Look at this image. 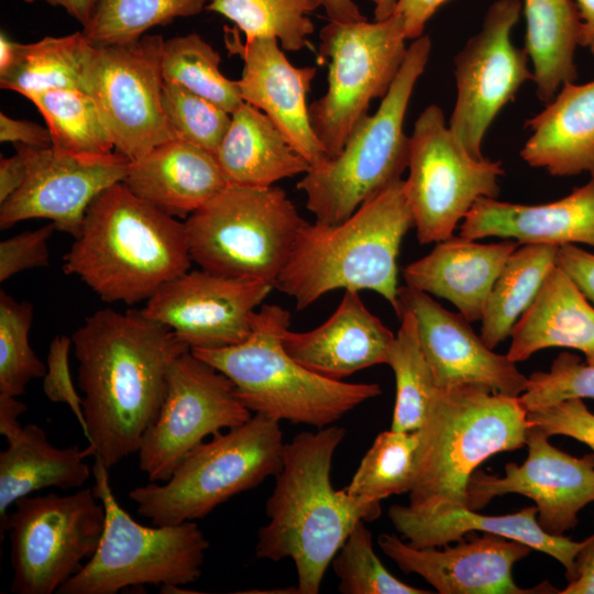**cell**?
<instances>
[{
    "instance_id": "obj_1",
    "label": "cell",
    "mask_w": 594,
    "mask_h": 594,
    "mask_svg": "<svg viewBox=\"0 0 594 594\" xmlns=\"http://www.w3.org/2000/svg\"><path fill=\"white\" fill-rule=\"evenodd\" d=\"M87 425L85 438L107 469L136 453L156 420L174 361L190 348L141 310L100 309L72 336Z\"/></svg>"
},
{
    "instance_id": "obj_2",
    "label": "cell",
    "mask_w": 594,
    "mask_h": 594,
    "mask_svg": "<svg viewBox=\"0 0 594 594\" xmlns=\"http://www.w3.org/2000/svg\"><path fill=\"white\" fill-rule=\"evenodd\" d=\"M345 433L342 427L328 426L284 444L283 466L265 507L268 522L257 532L256 557L273 562L292 559L300 594L319 593L328 566L354 526L381 514V505L332 487V459Z\"/></svg>"
},
{
    "instance_id": "obj_3",
    "label": "cell",
    "mask_w": 594,
    "mask_h": 594,
    "mask_svg": "<svg viewBox=\"0 0 594 594\" xmlns=\"http://www.w3.org/2000/svg\"><path fill=\"white\" fill-rule=\"evenodd\" d=\"M63 260L65 274L76 275L101 300L128 305L150 299L193 262L184 222L122 182L92 200Z\"/></svg>"
},
{
    "instance_id": "obj_4",
    "label": "cell",
    "mask_w": 594,
    "mask_h": 594,
    "mask_svg": "<svg viewBox=\"0 0 594 594\" xmlns=\"http://www.w3.org/2000/svg\"><path fill=\"white\" fill-rule=\"evenodd\" d=\"M414 227L399 179L365 201L346 219L301 227L274 288L298 310L338 290H372L398 311V254Z\"/></svg>"
},
{
    "instance_id": "obj_5",
    "label": "cell",
    "mask_w": 594,
    "mask_h": 594,
    "mask_svg": "<svg viewBox=\"0 0 594 594\" xmlns=\"http://www.w3.org/2000/svg\"><path fill=\"white\" fill-rule=\"evenodd\" d=\"M530 425L519 397L482 385L436 388L419 429L410 509L465 507L469 481L492 455L526 446Z\"/></svg>"
},
{
    "instance_id": "obj_6",
    "label": "cell",
    "mask_w": 594,
    "mask_h": 594,
    "mask_svg": "<svg viewBox=\"0 0 594 594\" xmlns=\"http://www.w3.org/2000/svg\"><path fill=\"white\" fill-rule=\"evenodd\" d=\"M289 320V311L279 305H262L246 340L191 352L233 383L239 398L251 413L276 421L324 428L381 395L376 383L330 380L293 359L282 341Z\"/></svg>"
},
{
    "instance_id": "obj_7",
    "label": "cell",
    "mask_w": 594,
    "mask_h": 594,
    "mask_svg": "<svg viewBox=\"0 0 594 594\" xmlns=\"http://www.w3.org/2000/svg\"><path fill=\"white\" fill-rule=\"evenodd\" d=\"M431 53V40L411 41L405 59L377 110L354 128L342 150L297 183L316 222L333 224L402 179L407 169L409 136L404 131L407 108Z\"/></svg>"
},
{
    "instance_id": "obj_8",
    "label": "cell",
    "mask_w": 594,
    "mask_h": 594,
    "mask_svg": "<svg viewBox=\"0 0 594 594\" xmlns=\"http://www.w3.org/2000/svg\"><path fill=\"white\" fill-rule=\"evenodd\" d=\"M279 421L261 414L218 431L196 446L172 476L129 492L140 516L152 525L196 521L231 497L276 476L283 466Z\"/></svg>"
},
{
    "instance_id": "obj_9",
    "label": "cell",
    "mask_w": 594,
    "mask_h": 594,
    "mask_svg": "<svg viewBox=\"0 0 594 594\" xmlns=\"http://www.w3.org/2000/svg\"><path fill=\"white\" fill-rule=\"evenodd\" d=\"M92 476V491L106 510L103 534L92 557L57 594H116L144 585L172 593L200 579L209 541L196 521L141 525L118 503L109 469L98 459Z\"/></svg>"
},
{
    "instance_id": "obj_10",
    "label": "cell",
    "mask_w": 594,
    "mask_h": 594,
    "mask_svg": "<svg viewBox=\"0 0 594 594\" xmlns=\"http://www.w3.org/2000/svg\"><path fill=\"white\" fill-rule=\"evenodd\" d=\"M306 222L280 187L228 184L184 224L200 268L274 284Z\"/></svg>"
},
{
    "instance_id": "obj_11",
    "label": "cell",
    "mask_w": 594,
    "mask_h": 594,
    "mask_svg": "<svg viewBox=\"0 0 594 594\" xmlns=\"http://www.w3.org/2000/svg\"><path fill=\"white\" fill-rule=\"evenodd\" d=\"M319 54L328 59L327 90L309 105L312 129L329 158L344 146L372 100L383 98L405 59L403 18L340 23L319 32Z\"/></svg>"
},
{
    "instance_id": "obj_12",
    "label": "cell",
    "mask_w": 594,
    "mask_h": 594,
    "mask_svg": "<svg viewBox=\"0 0 594 594\" xmlns=\"http://www.w3.org/2000/svg\"><path fill=\"white\" fill-rule=\"evenodd\" d=\"M408 176L404 191L420 244L438 243L454 235L480 198H497L501 161L468 152L437 105L426 107L409 136Z\"/></svg>"
},
{
    "instance_id": "obj_13",
    "label": "cell",
    "mask_w": 594,
    "mask_h": 594,
    "mask_svg": "<svg viewBox=\"0 0 594 594\" xmlns=\"http://www.w3.org/2000/svg\"><path fill=\"white\" fill-rule=\"evenodd\" d=\"M7 521L14 594H53L96 552L106 510L92 488L24 496Z\"/></svg>"
},
{
    "instance_id": "obj_14",
    "label": "cell",
    "mask_w": 594,
    "mask_h": 594,
    "mask_svg": "<svg viewBox=\"0 0 594 594\" xmlns=\"http://www.w3.org/2000/svg\"><path fill=\"white\" fill-rule=\"evenodd\" d=\"M161 35L92 46L82 75V89L98 109L116 152L130 162L179 138L162 105Z\"/></svg>"
},
{
    "instance_id": "obj_15",
    "label": "cell",
    "mask_w": 594,
    "mask_h": 594,
    "mask_svg": "<svg viewBox=\"0 0 594 594\" xmlns=\"http://www.w3.org/2000/svg\"><path fill=\"white\" fill-rule=\"evenodd\" d=\"M252 415L223 373L187 351L170 366L165 400L136 452L139 468L150 482H166L208 436L242 425Z\"/></svg>"
},
{
    "instance_id": "obj_16",
    "label": "cell",
    "mask_w": 594,
    "mask_h": 594,
    "mask_svg": "<svg viewBox=\"0 0 594 594\" xmlns=\"http://www.w3.org/2000/svg\"><path fill=\"white\" fill-rule=\"evenodd\" d=\"M521 9V0L494 1L481 29L454 57L457 95L448 125L479 158L484 157L483 142L497 114L532 80L526 51L512 41Z\"/></svg>"
},
{
    "instance_id": "obj_17",
    "label": "cell",
    "mask_w": 594,
    "mask_h": 594,
    "mask_svg": "<svg viewBox=\"0 0 594 594\" xmlns=\"http://www.w3.org/2000/svg\"><path fill=\"white\" fill-rule=\"evenodd\" d=\"M273 288L263 279L187 271L164 284L142 311L170 328L190 350L220 349L249 338Z\"/></svg>"
},
{
    "instance_id": "obj_18",
    "label": "cell",
    "mask_w": 594,
    "mask_h": 594,
    "mask_svg": "<svg viewBox=\"0 0 594 594\" xmlns=\"http://www.w3.org/2000/svg\"><path fill=\"white\" fill-rule=\"evenodd\" d=\"M527 459L509 462L504 476L475 471L468 484L465 507L480 510L494 497L520 494L531 498L537 520L548 534L563 536L573 529L578 514L594 502V455H570L549 442V437L531 426L527 431Z\"/></svg>"
},
{
    "instance_id": "obj_19",
    "label": "cell",
    "mask_w": 594,
    "mask_h": 594,
    "mask_svg": "<svg viewBox=\"0 0 594 594\" xmlns=\"http://www.w3.org/2000/svg\"><path fill=\"white\" fill-rule=\"evenodd\" d=\"M130 161L117 152L85 155L40 148L22 186L0 207V228L34 218L77 238L88 207L108 187L124 179Z\"/></svg>"
},
{
    "instance_id": "obj_20",
    "label": "cell",
    "mask_w": 594,
    "mask_h": 594,
    "mask_svg": "<svg viewBox=\"0 0 594 594\" xmlns=\"http://www.w3.org/2000/svg\"><path fill=\"white\" fill-rule=\"evenodd\" d=\"M378 546L405 573L420 575L440 594H548L559 593L549 582L530 588L513 579L515 563L531 548L519 541L483 532L455 546L418 548L400 537L382 534Z\"/></svg>"
},
{
    "instance_id": "obj_21",
    "label": "cell",
    "mask_w": 594,
    "mask_h": 594,
    "mask_svg": "<svg viewBox=\"0 0 594 594\" xmlns=\"http://www.w3.org/2000/svg\"><path fill=\"white\" fill-rule=\"evenodd\" d=\"M400 310L415 318L418 341L438 388L482 385L512 397L526 391L528 377L506 354L488 348L460 312L406 285L398 288L396 316Z\"/></svg>"
},
{
    "instance_id": "obj_22",
    "label": "cell",
    "mask_w": 594,
    "mask_h": 594,
    "mask_svg": "<svg viewBox=\"0 0 594 594\" xmlns=\"http://www.w3.org/2000/svg\"><path fill=\"white\" fill-rule=\"evenodd\" d=\"M223 30L229 55L243 63L237 80L243 101L265 113L310 168L323 164L329 157L312 129L307 105L317 68L293 65L275 38L245 41L235 26Z\"/></svg>"
},
{
    "instance_id": "obj_23",
    "label": "cell",
    "mask_w": 594,
    "mask_h": 594,
    "mask_svg": "<svg viewBox=\"0 0 594 594\" xmlns=\"http://www.w3.org/2000/svg\"><path fill=\"white\" fill-rule=\"evenodd\" d=\"M396 334L362 301L359 292L344 290L332 315L312 330L283 333L286 352L308 370L342 381L361 370L387 364Z\"/></svg>"
},
{
    "instance_id": "obj_24",
    "label": "cell",
    "mask_w": 594,
    "mask_h": 594,
    "mask_svg": "<svg viewBox=\"0 0 594 594\" xmlns=\"http://www.w3.org/2000/svg\"><path fill=\"white\" fill-rule=\"evenodd\" d=\"M459 235L497 237L519 244H587L594 248V178L568 196L542 205L480 198L460 224Z\"/></svg>"
},
{
    "instance_id": "obj_25",
    "label": "cell",
    "mask_w": 594,
    "mask_h": 594,
    "mask_svg": "<svg viewBox=\"0 0 594 594\" xmlns=\"http://www.w3.org/2000/svg\"><path fill=\"white\" fill-rule=\"evenodd\" d=\"M519 245L508 239L485 244L452 235L406 265L403 277L406 286L447 299L468 321H477L495 280Z\"/></svg>"
},
{
    "instance_id": "obj_26",
    "label": "cell",
    "mask_w": 594,
    "mask_h": 594,
    "mask_svg": "<svg viewBox=\"0 0 594 594\" xmlns=\"http://www.w3.org/2000/svg\"><path fill=\"white\" fill-rule=\"evenodd\" d=\"M388 517L403 539L418 548H441L459 541L471 531L519 541L558 560L565 569L568 581L573 575L578 552L586 542V539L578 542L544 531L537 520L536 506L514 514L487 516L468 507L420 513L407 505H393L388 509Z\"/></svg>"
},
{
    "instance_id": "obj_27",
    "label": "cell",
    "mask_w": 594,
    "mask_h": 594,
    "mask_svg": "<svg viewBox=\"0 0 594 594\" xmlns=\"http://www.w3.org/2000/svg\"><path fill=\"white\" fill-rule=\"evenodd\" d=\"M122 183L172 217H189L229 183L216 155L177 138L130 162Z\"/></svg>"
},
{
    "instance_id": "obj_28",
    "label": "cell",
    "mask_w": 594,
    "mask_h": 594,
    "mask_svg": "<svg viewBox=\"0 0 594 594\" xmlns=\"http://www.w3.org/2000/svg\"><path fill=\"white\" fill-rule=\"evenodd\" d=\"M526 128L531 133L520 157L529 166L553 176L594 178V80L564 85Z\"/></svg>"
},
{
    "instance_id": "obj_29",
    "label": "cell",
    "mask_w": 594,
    "mask_h": 594,
    "mask_svg": "<svg viewBox=\"0 0 594 594\" xmlns=\"http://www.w3.org/2000/svg\"><path fill=\"white\" fill-rule=\"evenodd\" d=\"M506 355L514 363L548 348L583 352L594 365V306L576 284L556 265L538 295L515 323Z\"/></svg>"
},
{
    "instance_id": "obj_30",
    "label": "cell",
    "mask_w": 594,
    "mask_h": 594,
    "mask_svg": "<svg viewBox=\"0 0 594 594\" xmlns=\"http://www.w3.org/2000/svg\"><path fill=\"white\" fill-rule=\"evenodd\" d=\"M8 447L0 452V541L7 531L10 508L21 497L36 491L57 487L66 491L79 488L92 473L87 458H94L87 446L57 448L45 431L29 424L6 440Z\"/></svg>"
},
{
    "instance_id": "obj_31",
    "label": "cell",
    "mask_w": 594,
    "mask_h": 594,
    "mask_svg": "<svg viewBox=\"0 0 594 594\" xmlns=\"http://www.w3.org/2000/svg\"><path fill=\"white\" fill-rule=\"evenodd\" d=\"M215 155L228 183L241 186L270 187L310 169L273 121L246 102L231 114Z\"/></svg>"
},
{
    "instance_id": "obj_32",
    "label": "cell",
    "mask_w": 594,
    "mask_h": 594,
    "mask_svg": "<svg viewBox=\"0 0 594 594\" xmlns=\"http://www.w3.org/2000/svg\"><path fill=\"white\" fill-rule=\"evenodd\" d=\"M522 7L524 50L531 63L536 95L548 103L564 85L578 78L574 54L581 19L572 0H522Z\"/></svg>"
},
{
    "instance_id": "obj_33",
    "label": "cell",
    "mask_w": 594,
    "mask_h": 594,
    "mask_svg": "<svg viewBox=\"0 0 594 594\" xmlns=\"http://www.w3.org/2000/svg\"><path fill=\"white\" fill-rule=\"evenodd\" d=\"M558 248L522 244L508 257L491 290L482 316L481 338L494 349L505 341L557 265Z\"/></svg>"
},
{
    "instance_id": "obj_34",
    "label": "cell",
    "mask_w": 594,
    "mask_h": 594,
    "mask_svg": "<svg viewBox=\"0 0 594 594\" xmlns=\"http://www.w3.org/2000/svg\"><path fill=\"white\" fill-rule=\"evenodd\" d=\"M92 45L82 32L15 42L9 66L0 72V87L25 98L52 89H82V75Z\"/></svg>"
},
{
    "instance_id": "obj_35",
    "label": "cell",
    "mask_w": 594,
    "mask_h": 594,
    "mask_svg": "<svg viewBox=\"0 0 594 594\" xmlns=\"http://www.w3.org/2000/svg\"><path fill=\"white\" fill-rule=\"evenodd\" d=\"M319 7L316 0H210L205 9L233 22L245 41L275 38L284 51L298 52L311 46L308 14Z\"/></svg>"
},
{
    "instance_id": "obj_36",
    "label": "cell",
    "mask_w": 594,
    "mask_h": 594,
    "mask_svg": "<svg viewBox=\"0 0 594 594\" xmlns=\"http://www.w3.org/2000/svg\"><path fill=\"white\" fill-rule=\"evenodd\" d=\"M43 116L52 147L85 155H108L116 150L92 98L80 89H52L29 98Z\"/></svg>"
},
{
    "instance_id": "obj_37",
    "label": "cell",
    "mask_w": 594,
    "mask_h": 594,
    "mask_svg": "<svg viewBox=\"0 0 594 594\" xmlns=\"http://www.w3.org/2000/svg\"><path fill=\"white\" fill-rule=\"evenodd\" d=\"M419 441V429H389L378 433L344 490L355 498L377 505L392 495L409 493Z\"/></svg>"
},
{
    "instance_id": "obj_38",
    "label": "cell",
    "mask_w": 594,
    "mask_h": 594,
    "mask_svg": "<svg viewBox=\"0 0 594 594\" xmlns=\"http://www.w3.org/2000/svg\"><path fill=\"white\" fill-rule=\"evenodd\" d=\"M219 53L199 34L190 33L164 41L162 76L213 102L232 114L244 101L237 80L220 72Z\"/></svg>"
},
{
    "instance_id": "obj_39",
    "label": "cell",
    "mask_w": 594,
    "mask_h": 594,
    "mask_svg": "<svg viewBox=\"0 0 594 594\" xmlns=\"http://www.w3.org/2000/svg\"><path fill=\"white\" fill-rule=\"evenodd\" d=\"M397 317L400 326L387 362L396 383L391 429L414 431L424 426L437 386L421 351L413 314L400 310Z\"/></svg>"
},
{
    "instance_id": "obj_40",
    "label": "cell",
    "mask_w": 594,
    "mask_h": 594,
    "mask_svg": "<svg viewBox=\"0 0 594 594\" xmlns=\"http://www.w3.org/2000/svg\"><path fill=\"white\" fill-rule=\"evenodd\" d=\"M208 0H99L82 34L92 46L138 41L153 26L200 13Z\"/></svg>"
},
{
    "instance_id": "obj_41",
    "label": "cell",
    "mask_w": 594,
    "mask_h": 594,
    "mask_svg": "<svg viewBox=\"0 0 594 594\" xmlns=\"http://www.w3.org/2000/svg\"><path fill=\"white\" fill-rule=\"evenodd\" d=\"M33 306L0 292V393L21 396L26 385L43 378L46 364L30 345Z\"/></svg>"
},
{
    "instance_id": "obj_42",
    "label": "cell",
    "mask_w": 594,
    "mask_h": 594,
    "mask_svg": "<svg viewBox=\"0 0 594 594\" xmlns=\"http://www.w3.org/2000/svg\"><path fill=\"white\" fill-rule=\"evenodd\" d=\"M342 594H429L394 576L374 551L371 531L360 520L331 561Z\"/></svg>"
},
{
    "instance_id": "obj_43",
    "label": "cell",
    "mask_w": 594,
    "mask_h": 594,
    "mask_svg": "<svg viewBox=\"0 0 594 594\" xmlns=\"http://www.w3.org/2000/svg\"><path fill=\"white\" fill-rule=\"evenodd\" d=\"M162 105L179 138L216 153L230 125V113L177 84L165 81Z\"/></svg>"
},
{
    "instance_id": "obj_44",
    "label": "cell",
    "mask_w": 594,
    "mask_h": 594,
    "mask_svg": "<svg viewBox=\"0 0 594 594\" xmlns=\"http://www.w3.org/2000/svg\"><path fill=\"white\" fill-rule=\"evenodd\" d=\"M570 398H594V365L569 352L560 353L548 372H534L519 396L526 410Z\"/></svg>"
},
{
    "instance_id": "obj_45",
    "label": "cell",
    "mask_w": 594,
    "mask_h": 594,
    "mask_svg": "<svg viewBox=\"0 0 594 594\" xmlns=\"http://www.w3.org/2000/svg\"><path fill=\"white\" fill-rule=\"evenodd\" d=\"M527 419L529 425L541 429L549 438L566 436L594 450V413L582 398H570L527 410Z\"/></svg>"
},
{
    "instance_id": "obj_46",
    "label": "cell",
    "mask_w": 594,
    "mask_h": 594,
    "mask_svg": "<svg viewBox=\"0 0 594 594\" xmlns=\"http://www.w3.org/2000/svg\"><path fill=\"white\" fill-rule=\"evenodd\" d=\"M72 338L56 336L50 343L46 358V373L43 377V391L53 403L68 405L78 421L84 436L87 425L82 408V397L76 392L69 370Z\"/></svg>"
},
{
    "instance_id": "obj_47",
    "label": "cell",
    "mask_w": 594,
    "mask_h": 594,
    "mask_svg": "<svg viewBox=\"0 0 594 594\" xmlns=\"http://www.w3.org/2000/svg\"><path fill=\"white\" fill-rule=\"evenodd\" d=\"M56 230L53 222L0 242V282L29 268L50 264L47 241Z\"/></svg>"
},
{
    "instance_id": "obj_48",
    "label": "cell",
    "mask_w": 594,
    "mask_h": 594,
    "mask_svg": "<svg viewBox=\"0 0 594 594\" xmlns=\"http://www.w3.org/2000/svg\"><path fill=\"white\" fill-rule=\"evenodd\" d=\"M557 265L594 304V254L576 244L562 245L558 248Z\"/></svg>"
},
{
    "instance_id": "obj_49",
    "label": "cell",
    "mask_w": 594,
    "mask_h": 594,
    "mask_svg": "<svg viewBox=\"0 0 594 594\" xmlns=\"http://www.w3.org/2000/svg\"><path fill=\"white\" fill-rule=\"evenodd\" d=\"M15 150L0 161V205L22 186L40 147L15 144Z\"/></svg>"
},
{
    "instance_id": "obj_50",
    "label": "cell",
    "mask_w": 594,
    "mask_h": 594,
    "mask_svg": "<svg viewBox=\"0 0 594 594\" xmlns=\"http://www.w3.org/2000/svg\"><path fill=\"white\" fill-rule=\"evenodd\" d=\"M0 141L40 148L52 146V136L47 127L33 121L13 119L3 112L0 113Z\"/></svg>"
},
{
    "instance_id": "obj_51",
    "label": "cell",
    "mask_w": 594,
    "mask_h": 594,
    "mask_svg": "<svg viewBox=\"0 0 594 594\" xmlns=\"http://www.w3.org/2000/svg\"><path fill=\"white\" fill-rule=\"evenodd\" d=\"M448 0H397L395 12L404 21L407 40L424 35L429 19Z\"/></svg>"
},
{
    "instance_id": "obj_52",
    "label": "cell",
    "mask_w": 594,
    "mask_h": 594,
    "mask_svg": "<svg viewBox=\"0 0 594 594\" xmlns=\"http://www.w3.org/2000/svg\"><path fill=\"white\" fill-rule=\"evenodd\" d=\"M560 594H594V535L586 538L578 552L574 572Z\"/></svg>"
},
{
    "instance_id": "obj_53",
    "label": "cell",
    "mask_w": 594,
    "mask_h": 594,
    "mask_svg": "<svg viewBox=\"0 0 594 594\" xmlns=\"http://www.w3.org/2000/svg\"><path fill=\"white\" fill-rule=\"evenodd\" d=\"M26 411V406L15 396L0 393V433L6 440L18 433L23 427L19 417Z\"/></svg>"
},
{
    "instance_id": "obj_54",
    "label": "cell",
    "mask_w": 594,
    "mask_h": 594,
    "mask_svg": "<svg viewBox=\"0 0 594 594\" xmlns=\"http://www.w3.org/2000/svg\"><path fill=\"white\" fill-rule=\"evenodd\" d=\"M332 22L352 23L366 21L354 0H316Z\"/></svg>"
},
{
    "instance_id": "obj_55",
    "label": "cell",
    "mask_w": 594,
    "mask_h": 594,
    "mask_svg": "<svg viewBox=\"0 0 594 594\" xmlns=\"http://www.w3.org/2000/svg\"><path fill=\"white\" fill-rule=\"evenodd\" d=\"M33 3L37 0H23ZM54 7H62L76 19L82 28L89 22L99 0H42Z\"/></svg>"
},
{
    "instance_id": "obj_56",
    "label": "cell",
    "mask_w": 594,
    "mask_h": 594,
    "mask_svg": "<svg viewBox=\"0 0 594 594\" xmlns=\"http://www.w3.org/2000/svg\"><path fill=\"white\" fill-rule=\"evenodd\" d=\"M581 19L579 45L588 47L594 43V0H576Z\"/></svg>"
},
{
    "instance_id": "obj_57",
    "label": "cell",
    "mask_w": 594,
    "mask_h": 594,
    "mask_svg": "<svg viewBox=\"0 0 594 594\" xmlns=\"http://www.w3.org/2000/svg\"><path fill=\"white\" fill-rule=\"evenodd\" d=\"M373 3V13L375 20H385L389 18L396 9L397 0H369Z\"/></svg>"
},
{
    "instance_id": "obj_58",
    "label": "cell",
    "mask_w": 594,
    "mask_h": 594,
    "mask_svg": "<svg viewBox=\"0 0 594 594\" xmlns=\"http://www.w3.org/2000/svg\"><path fill=\"white\" fill-rule=\"evenodd\" d=\"M588 48H590L592 55L594 56V43L592 45H590Z\"/></svg>"
}]
</instances>
